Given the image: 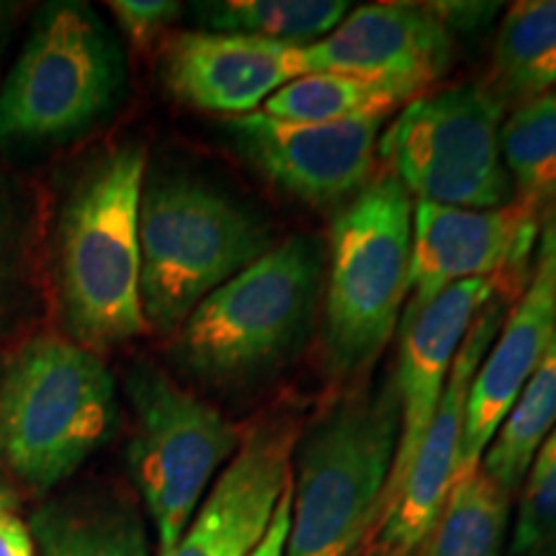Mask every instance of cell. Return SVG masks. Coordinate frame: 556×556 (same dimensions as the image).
Here are the masks:
<instances>
[{
    "label": "cell",
    "mask_w": 556,
    "mask_h": 556,
    "mask_svg": "<svg viewBox=\"0 0 556 556\" xmlns=\"http://www.w3.org/2000/svg\"><path fill=\"white\" fill-rule=\"evenodd\" d=\"M5 18H9V5L0 3V45H3L5 39Z\"/></svg>",
    "instance_id": "31"
},
{
    "label": "cell",
    "mask_w": 556,
    "mask_h": 556,
    "mask_svg": "<svg viewBox=\"0 0 556 556\" xmlns=\"http://www.w3.org/2000/svg\"><path fill=\"white\" fill-rule=\"evenodd\" d=\"M539 235V208L510 201L500 208H458L417 201L413 208L407 304H428L464 281H497L526 268Z\"/></svg>",
    "instance_id": "12"
},
{
    "label": "cell",
    "mask_w": 556,
    "mask_h": 556,
    "mask_svg": "<svg viewBox=\"0 0 556 556\" xmlns=\"http://www.w3.org/2000/svg\"><path fill=\"white\" fill-rule=\"evenodd\" d=\"M274 248L266 225L193 178H160L139 204V296L148 330L176 336L204 299Z\"/></svg>",
    "instance_id": "5"
},
{
    "label": "cell",
    "mask_w": 556,
    "mask_h": 556,
    "mask_svg": "<svg viewBox=\"0 0 556 556\" xmlns=\"http://www.w3.org/2000/svg\"><path fill=\"white\" fill-rule=\"evenodd\" d=\"M323 278L319 240L294 235L278 242L212 291L180 325L178 364L214 384L270 374L307 336Z\"/></svg>",
    "instance_id": "4"
},
{
    "label": "cell",
    "mask_w": 556,
    "mask_h": 556,
    "mask_svg": "<svg viewBox=\"0 0 556 556\" xmlns=\"http://www.w3.org/2000/svg\"><path fill=\"white\" fill-rule=\"evenodd\" d=\"M513 556H556V428L523 479Z\"/></svg>",
    "instance_id": "25"
},
{
    "label": "cell",
    "mask_w": 556,
    "mask_h": 556,
    "mask_svg": "<svg viewBox=\"0 0 556 556\" xmlns=\"http://www.w3.org/2000/svg\"><path fill=\"white\" fill-rule=\"evenodd\" d=\"M289 528H291V482L287 490H283L281 500H278L274 520H270L266 536H263L253 556H287Z\"/></svg>",
    "instance_id": "27"
},
{
    "label": "cell",
    "mask_w": 556,
    "mask_h": 556,
    "mask_svg": "<svg viewBox=\"0 0 556 556\" xmlns=\"http://www.w3.org/2000/svg\"><path fill=\"white\" fill-rule=\"evenodd\" d=\"M109 9L131 45L137 50H148L152 41L178 18L180 3H173V0H111Z\"/></svg>",
    "instance_id": "26"
},
{
    "label": "cell",
    "mask_w": 556,
    "mask_h": 556,
    "mask_svg": "<svg viewBox=\"0 0 556 556\" xmlns=\"http://www.w3.org/2000/svg\"><path fill=\"white\" fill-rule=\"evenodd\" d=\"M556 428V328L548 340L536 371L526 381L510 415L486 446L479 469L507 497L523 486V479L536 458L541 443Z\"/></svg>",
    "instance_id": "20"
},
{
    "label": "cell",
    "mask_w": 556,
    "mask_h": 556,
    "mask_svg": "<svg viewBox=\"0 0 556 556\" xmlns=\"http://www.w3.org/2000/svg\"><path fill=\"white\" fill-rule=\"evenodd\" d=\"M407 101L413 99L387 83L340 73H307L278 88L261 111L274 119L296 124L384 122L394 109L405 106Z\"/></svg>",
    "instance_id": "21"
},
{
    "label": "cell",
    "mask_w": 556,
    "mask_h": 556,
    "mask_svg": "<svg viewBox=\"0 0 556 556\" xmlns=\"http://www.w3.org/2000/svg\"><path fill=\"white\" fill-rule=\"evenodd\" d=\"M142 191L144 150L124 144L90 165L62 208V312L75 343L99 356L148 330L139 296Z\"/></svg>",
    "instance_id": "1"
},
{
    "label": "cell",
    "mask_w": 556,
    "mask_h": 556,
    "mask_svg": "<svg viewBox=\"0 0 556 556\" xmlns=\"http://www.w3.org/2000/svg\"><path fill=\"white\" fill-rule=\"evenodd\" d=\"M307 75L304 47L248 34L184 31L163 52V80L176 99L201 111L245 116L287 83Z\"/></svg>",
    "instance_id": "16"
},
{
    "label": "cell",
    "mask_w": 556,
    "mask_h": 556,
    "mask_svg": "<svg viewBox=\"0 0 556 556\" xmlns=\"http://www.w3.org/2000/svg\"><path fill=\"white\" fill-rule=\"evenodd\" d=\"M397 443L394 381L348 394L299 433L287 556H353L381 518Z\"/></svg>",
    "instance_id": "2"
},
{
    "label": "cell",
    "mask_w": 556,
    "mask_h": 556,
    "mask_svg": "<svg viewBox=\"0 0 556 556\" xmlns=\"http://www.w3.org/2000/svg\"><path fill=\"white\" fill-rule=\"evenodd\" d=\"M556 328V217L541 232L536 268L523 294L507 312L503 328L471 381L464 415L458 479L475 475L492 438L510 415L526 381L536 371Z\"/></svg>",
    "instance_id": "15"
},
{
    "label": "cell",
    "mask_w": 556,
    "mask_h": 556,
    "mask_svg": "<svg viewBox=\"0 0 556 556\" xmlns=\"http://www.w3.org/2000/svg\"><path fill=\"white\" fill-rule=\"evenodd\" d=\"M503 114L505 103L486 83L422 93L402 106L379 155L417 201L500 208L513 193L500 150Z\"/></svg>",
    "instance_id": "8"
},
{
    "label": "cell",
    "mask_w": 556,
    "mask_h": 556,
    "mask_svg": "<svg viewBox=\"0 0 556 556\" xmlns=\"http://www.w3.org/2000/svg\"><path fill=\"white\" fill-rule=\"evenodd\" d=\"M227 135L278 191L302 204L328 206L371 180L381 119L296 124L253 111L232 116Z\"/></svg>",
    "instance_id": "11"
},
{
    "label": "cell",
    "mask_w": 556,
    "mask_h": 556,
    "mask_svg": "<svg viewBox=\"0 0 556 556\" xmlns=\"http://www.w3.org/2000/svg\"><path fill=\"white\" fill-rule=\"evenodd\" d=\"M41 556H150L135 503L122 495H75L41 505L29 523Z\"/></svg>",
    "instance_id": "18"
},
{
    "label": "cell",
    "mask_w": 556,
    "mask_h": 556,
    "mask_svg": "<svg viewBox=\"0 0 556 556\" xmlns=\"http://www.w3.org/2000/svg\"><path fill=\"white\" fill-rule=\"evenodd\" d=\"M127 397L135 409L129 471L155 526L157 556H165L191 523L208 482L238 454L242 433L155 364L131 368Z\"/></svg>",
    "instance_id": "7"
},
{
    "label": "cell",
    "mask_w": 556,
    "mask_h": 556,
    "mask_svg": "<svg viewBox=\"0 0 556 556\" xmlns=\"http://www.w3.org/2000/svg\"><path fill=\"white\" fill-rule=\"evenodd\" d=\"M500 150L520 201L541 212L556 199V88L510 111L500 129Z\"/></svg>",
    "instance_id": "24"
},
{
    "label": "cell",
    "mask_w": 556,
    "mask_h": 556,
    "mask_svg": "<svg viewBox=\"0 0 556 556\" xmlns=\"http://www.w3.org/2000/svg\"><path fill=\"white\" fill-rule=\"evenodd\" d=\"M116 381L99 353L41 336L0 374V458L21 482L50 490L109 441Z\"/></svg>",
    "instance_id": "3"
},
{
    "label": "cell",
    "mask_w": 556,
    "mask_h": 556,
    "mask_svg": "<svg viewBox=\"0 0 556 556\" xmlns=\"http://www.w3.org/2000/svg\"><path fill=\"white\" fill-rule=\"evenodd\" d=\"M413 208V197L387 170L332 222L325 356L340 377L366 371L397 332L407 299Z\"/></svg>",
    "instance_id": "6"
},
{
    "label": "cell",
    "mask_w": 556,
    "mask_h": 556,
    "mask_svg": "<svg viewBox=\"0 0 556 556\" xmlns=\"http://www.w3.org/2000/svg\"><path fill=\"white\" fill-rule=\"evenodd\" d=\"M0 556H34L29 526L11 510H0Z\"/></svg>",
    "instance_id": "28"
},
{
    "label": "cell",
    "mask_w": 556,
    "mask_h": 556,
    "mask_svg": "<svg viewBox=\"0 0 556 556\" xmlns=\"http://www.w3.org/2000/svg\"><path fill=\"white\" fill-rule=\"evenodd\" d=\"M11 268V235H9V219H5L3 208H0V299H3L5 281H9Z\"/></svg>",
    "instance_id": "29"
},
{
    "label": "cell",
    "mask_w": 556,
    "mask_h": 556,
    "mask_svg": "<svg viewBox=\"0 0 556 556\" xmlns=\"http://www.w3.org/2000/svg\"><path fill=\"white\" fill-rule=\"evenodd\" d=\"M510 497L477 469L451 486L426 556H500L505 541Z\"/></svg>",
    "instance_id": "23"
},
{
    "label": "cell",
    "mask_w": 556,
    "mask_h": 556,
    "mask_svg": "<svg viewBox=\"0 0 556 556\" xmlns=\"http://www.w3.org/2000/svg\"><path fill=\"white\" fill-rule=\"evenodd\" d=\"M454 39L433 5L371 3L345 13L328 37L304 47L307 73L356 75L402 90L409 99L446 73Z\"/></svg>",
    "instance_id": "14"
},
{
    "label": "cell",
    "mask_w": 556,
    "mask_h": 556,
    "mask_svg": "<svg viewBox=\"0 0 556 556\" xmlns=\"http://www.w3.org/2000/svg\"><path fill=\"white\" fill-rule=\"evenodd\" d=\"M513 304L516 299L510 291H500V296H492L469 325L451 366L446 389L420 438L413 464L397 490L387 497L377 541L389 548H397L402 556H415L441 518L451 486L456 482L471 381L490 345L495 343Z\"/></svg>",
    "instance_id": "10"
},
{
    "label": "cell",
    "mask_w": 556,
    "mask_h": 556,
    "mask_svg": "<svg viewBox=\"0 0 556 556\" xmlns=\"http://www.w3.org/2000/svg\"><path fill=\"white\" fill-rule=\"evenodd\" d=\"M9 503H11V495L0 486V510H9Z\"/></svg>",
    "instance_id": "32"
},
{
    "label": "cell",
    "mask_w": 556,
    "mask_h": 556,
    "mask_svg": "<svg viewBox=\"0 0 556 556\" xmlns=\"http://www.w3.org/2000/svg\"><path fill=\"white\" fill-rule=\"evenodd\" d=\"M492 93L505 103L556 88V0H520L500 24L492 52Z\"/></svg>",
    "instance_id": "19"
},
{
    "label": "cell",
    "mask_w": 556,
    "mask_h": 556,
    "mask_svg": "<svg viewBox=\"0 0 556 556\" xmlns=\"http://www.w3.org/2000/svg\"><path fill=\"white\" fill-rule=\"evenodd\" d=\"M361 556H402V554L397 552V548H389V546L379 544V541H377V544H371V546H368L366 552L361 554Z\"/></svg>",
    "instance_id": "30"
},
{
    "label": "cell",
    "mask_w": 556,
    "mask_h": 556,
    "mask_svg": "<svg viewBox=\"0 0 556 556\" xmlns=\"http://www.w3.org/2000/svg\"><path fill=\"white\" fill-rule=\"evenodd\" d=\"M351 5L345 0H219L199 3L206 31L248 34L281 45L309 47L336 29Z\"/></svg>",
    "instance_id": "22"
},
{
    "label": "cell",
    "mask_w": 556,
    "mask_h": 556,
    "mask_svg": "<svg viewBox=\"0 0 556 556\" xmlns=\"http://www.w3.org/2000/svg\"><path fill=\"white\" fill-rule=\"evenodd\" d=\"M299 433L302 428L291 415H274L250 428L165 556H253L291 482Z\"/></svg>",
    "instance_id": "13"
},
{
    "label": "cell",
    "mask_w": 556,
    "mask_h": 556,
    "mask_svg": "<svg viewBox=\"0 0 556 556\" xmlns=\"http://www.w3.org/2000/svg\"><path fill=\"white\" fill-rule=\"evenodd\" d=\"M119 58L86 5L41 13L0 88V139L41 142L88 127L119 88Z\"/></svg>",
    "instance_id": "9"
},
{
    "label": "cell",
    "mask_w": 556,
    "mask_h": 556,
    "mask_svg": "<svg viewBox=\"0 0 556 556\" xmlns=\"http://www.w3.org/2000/svg\"><path fill=\"white\" fill-rule=\"evenodd\" d=\"M495 294L497 281H464L438 294L433 302L407 304L405 315H400V358L392 379L400 400V443L384 503L413 464L469 325Z\"/></svg>",
    "instance_id": "17"
}]
</instances>
